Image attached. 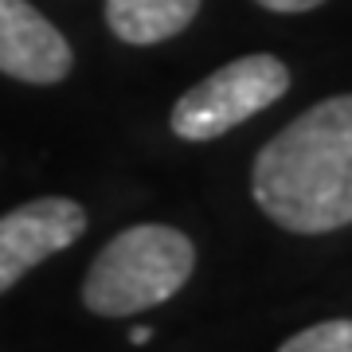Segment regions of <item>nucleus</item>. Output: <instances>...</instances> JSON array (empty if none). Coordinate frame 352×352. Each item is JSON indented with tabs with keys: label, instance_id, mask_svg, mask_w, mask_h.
<instances>
[{
	"label": "nucleus",
	"instance_id": "nucleus-1",
	"mask_svg": "<svg viewBox=\"0 0 352 352\" xmlns=\"http://www.w3.org/2000/svg\"><path fill=\"white\" fill-rule=\"evenodd\" d=\"M254 204L294 235L352 223V94L309 106L263 145L251 173Z\"/></svg>",
	"mask_w": 352,
	"mask_h": 352
},
{
	"label": "nucleus",
	"instance_id": "nucleus-2",
	"mask_svg": "<svg viewBox=\"0 0 352 352\" xmlns=\"http://www.w3.org/2000/svg\"><path fill=\"white\" fill-rule=\"evenodd\" d=\"M196 270V247L168 223H138L113 235L90 263L82 305L98 317H133L176 298Z\"/></svg>",
	"mask_w": 352,
	"mask_h": 352
},
{
	"label": "nucleus",
	"instance_id": "nucleus-3",
	"mask_svg": "<svg viewBox=\"0 0 352 352\" xmlns=\"http://www.w3.org/2000/svg\"><path fill=\"white\" fill-rule=\"evenodd\" d=\"M289 90V71L274 55H243L219 67L215 75L180 94L173 106V133L184 141H212L227 129L243 126L247 118L263 113Z\"/></svg>",
	"mask_w": 352,
	"mask_h": 352
},
{
	"label": "nucleus",
	"instance_id": "nucleus-4",
	"mask_svg": "<svg viewBox=\"0 0 352 352\" xmlns=\"http://www.w3.org/2000/svg\"><path fill=\"white\" fill-rule=\"evenodd\" d=\"M82 231L87 212L67 196H43L0 215V294H8L32 266L78 243Z\"/></svg>",
	"mask_w": 352,
	"mask_h": 352
},
{
	"label": "nucleus",
	"instance_id": "nucleus-5",
	"mask_svg": "<svg viewBox=\"0 0 352 352\" xmlns=\"http://www.w3.org/2000/svg\"><path fill=\"white\" fill-rule=\"evenodd\" d=\"M71 63H75L71 43L39 8H32L28 0H0V71L4 75L51 87L71 75Z\"/></svg>",
	"mask_w": 352,
	"mask_h": 352
},
{
	"label": "nucleus",
	"instance_id": "nucleus-6",
	"mask_svg": "<svg viewBox=\"0 0 352 352\" xmlns=\"http://www.w3.org/2000/svg\"><path fill=\"white\" fill-rule=\"evenodd\" d=\"M200 0H106V24L118 39L149 47L196 20Z\"/></svg>",
	"mask_w": 352,
	"mask_h": 352
},
{
	"label": "nucleus",
	"instance_id": "nucleus-7",
	"mask_svg": "<svg viewBox=\"0 0 352 352\" xmlns=\"http://www.w3.org/2000/svg\"><path fill=\"white\" fill-rule=\"evenodd\" d=\"M278 352H352V317H337V321L302 329Z\"/></svg>",
	"mask_w": 352,
	"mask_h": 352
},
{
	"label": "nucleus",
	"instance_id": "nucleus-8",
	"mask_svg": "<svg viewBox=\"0 0 352 352\" xmlns=\"http://www.w3.org/2000/svg\"><path fill=\"white\" fill-rule=\"evenodd\" d=\"M258 4L270 8V12H309V8L325 4V0H258Z\"/></svg>",
	"mask_w": 352,
	"mask_h": 352
},
{
	"label": "nucleus",
	"instance_id": "nucleus-9",
	"mask_svg": "<svg viewBox=\"0 0 352 352\" xmlns=\"http://www.w3.org/2000/svg\"><path fill=\"white\" fill-rule=\"evenodd\" d=\"M149 337H153V329H149V325H138V329H133V344H145Z\"/></svg>",
	"mask_w": 352,
	"mask_h": 352
}]
</instances>
